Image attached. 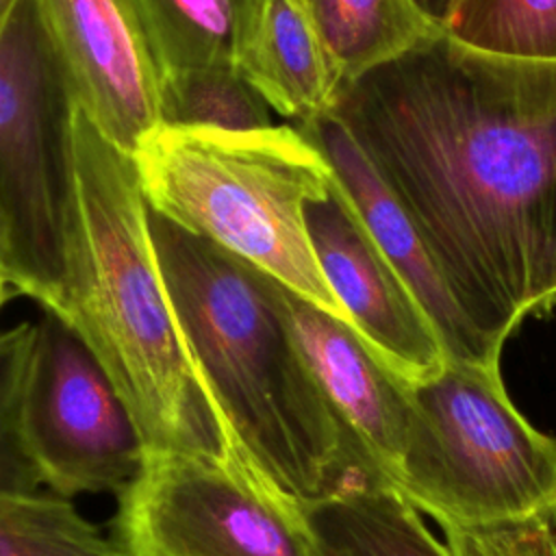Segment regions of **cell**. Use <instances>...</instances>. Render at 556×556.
Segmentation results:
<instances>
[{
	"label": "cell",
	"instance_id": "cell-16",
	"mask_svg": "<svg viewBox=\"0 0 556 556\" xmlns=\"http://www.w3.org/2000/svg\"><path fill=\"white\" fill-rule=\"evenodd\" d=\"M300 4L319 30L343 85L441 30L415 0H300Z\"/></svg>",
	"mask_w": 556,
	"mask_h": 556
},
{
	"label": "cell",
	"instance_id": "cell-2",
	"mask_svg": "<svg viewBox=\"0 0 556 556\" xmlns=\"http://www.w3.org/2000/svg\"><path fill=\"white\" fill-rule=\"evenodd\" d=\"M189 358L258 471L300 504L367 489L276 298V280L148 208Z\"/></svg>",
	"mask_w": 556,
	"mask_h": 556
},
{
	"label": "cell",
	"instance_id": "cell-5",
	"mask_svg": "<svg viewBox=\"0 0 556 556\" xmlns=\"http://www.w3.org/2000/svg\"><path fill=\"white\" fill-rule=\"evenodd\" d=\"M393 489L443 528H491L556 504V437L513 404L500 367L445 361L408 382Z\"/></svg>",
	"mask_w": 556,
	"mask_h": 556
},
{
	"label": "cell",
	"instance_id": "cell-15",
	"mask_svg": "<svg viewBox=\"0 0 556 556\" xmlns=\"http://www.w3.org/2000/svg\"><path fill=\"white\" fill-rule=\"evenodd\" d=\"M324 556H454L393 486L304 506Z\"/></svg>",
	"mask_w": 556,
	"mask_h": 556
},
{
	"label": "cell",
	"instance_id": "cell-8",
	"mask_svg": "<svg viewBox=\"0 0 556 556\" xmlns=\"http://www.w3.org/2000/svg\"><path fill=\"white\" fill-rule=\"evenodd\" d=\"M20 426L43 486L67 500L119 495L146 460L113 382L78 334L48 311L35 321Z\"/></svg>",
	"mask_w": 556,
	"mask_h": 556
},
{
	"label": "cell",
	"instance_id": "cell-3",
	"mask_svg": "<svg viewBox=\"0 0 556 556\" xmlns=\"http://www.w3.org/2000/svg\"><path fill=\"white\" fill-rule=\"evenodd\" d=\"M83 267L63 319L124 400L148 454H224L237 439L185 348L132 156L74 111Z\"/></svg>",
	"mask_w": 556,
	"mask_h": 556
},
{
	"label": "cell",
	"instance_id": "cell-10",
	"mask_svg": "<svg viewBox=\"0 0 556 556\" xmlns=\"http://www.w3.org/2000/svg\"><path fill=\"white\" fill-rule=\"evenodd\" d=\"M276 298L365 486H393L410 380L397 374L348 319L278 280Z\"/></svg>",
	"mask_w": 556,
	"mask_h": 556
},
{
	"label": "cell",
	"instance_id": "cell-20",
	"mask_svg": "<svg viewBox=\"0 0 556 556\" xmlns=\"http://www.w3.org/2000/svg\"><path fill=\"white\" fill-rule=\"evenodd\" d=\"M454 556H556V504L545 513L491 528H443Z\"/></svg>",
	"mask_w": 556,
	"mask_h": 556
},
{
	"label": "cell",
	"instance_id": "cell-7",
	"mask_svg": "<svg viewBox=\"0 0 556 556\" xmlns=\"http://www.w3.org/2000/svg\"><path fill=\"white\" fill-rule=\"evenodd\" d=\"M115 534L130 556H324L304 504L237 439L224 454H148L117 495Z\"/></svg>",
	"mask_w": 556,
	"mask_h": 556
},
{
	"label": "cell",
	"instance_id": "cell-12",
	"mask_svg": "<svg viewBox=\"0 0 556 556\" xmlns=\"http://www.w3.org/2000/svg\"><path fill=\"white\" fill-rule=\"evenodd\" d=\"M295 128L321 152L337 187L417 298L445 358L500 367L502 356H495L467 321L417 226L341 119L328 113Z\"/></svg>",
	"mask_w": 556,
	"mask_h": 556
},
{
	"label": "cell",
	"instance_id": "cell-1",
	"mask_svg": "<svg viewBox=\"0 0 556 556\" xmlns=\"http://www.w3.org/2000/svg\"><path fill=\"white\" fill-rule=\"evenodd\" d=\"M332 115L502 356L523 317L556 304V63L473 52L437 30L345 83Z\"/></svg>",
	"mask_w": 556,
	"mask_h": 556
},
{
	"label": "cell",
	"instance_id": "cell-18",
	"mask_svg": "<svg viewBox=\"0 0 556 556\" xmlns=\"http://www.w3.org/2000/svg\"><path fill=\"white\" fill-rule=\"evenodd\" d=\"M441 30L473 52L556 63V0H450Z\"/></svg>",
	"mask_w": 556,
	"mask_h": 556
},
{
	"label": "cell",
	"instance_id": "cell-9",
	"mask_svg": "<svg viewBox=\"0 0 556 556\" xmlns=\"http://www.w3.org/2000/svg\"><path fill=\"white\" fill-rule=\"evenodd\" d=\"M76 109L132 156L161 126V61L139 0H35Z\"/></svg>",
	"mask_w": 556,
	"mask_h": 556
},
{
	"label": "cell",
	"instance_id": "cell-23",
	"mask_svg": "<svg viewBox=\"0 0 556 556\" xmlns=\"http://www.w3.org/2000/svg\"><path fill=\"white\" fill-rule=\"evenodd\" d=\"M24 0H0V26L9 20V15L17 9V4H22Z\"/></svg>",
	"mask_w": 556,
	"mask_h": 556
},
{
	"label": "cell",
	"instance_id": "cell-21",
	"mask_svg": "<svg viewBox=\"0 0 556 556\" xmlns=\"http://www.w3.org/2000/svg\"><path fill=\"white\" fill-rule=\"evenodd\" d=\"M415 4L419 7V11L437 26L441 28L443 20H445V13H447V7H450V0H415Z\"/></svg>",
	"mask_w": 556,
	"mask_h": 556
},
{
	"label": "cell",
	"instance_id": "cell-17",
	"mask_svg": "<svg viewBox=\"0 0 556 556\" xmlns=\"http://www.w3.org/2000/svg\"><path fill=\"white\" fill-rule=\"evenodd\" d=\"M161 126L254 130L271 124V109L235 63L163 70Z\"/></svg>",
	"mask_w": 556,
	"mask_h": 556
},
{
	"label": "cell",
	"instance_id": "cell-13",
	"mask_svg": "<svg viewBox=\"0 0 556 556\" xmlns=\"http://www.w3.org/2000/svg\"><path fill=\"white\" fill-rule=\"evenodd\" d=\"M33 343L35 321L0 330V556H130L43 486L20 426Z\"/></svg>",
	"mask_w": 556,
	"mask_h": 556
},
{
	"label": "cell",
	"instance_id": "cell-4",
	"mask_svg": "<svg viewBox=\"0 0 556 556\" xmlns=\"http://www.w3.org/2000/svg\"><path fill=\"white\" fill-rule=\"evenodd\" d=\"M150 211L345 319L317 265L306 206L332 172L293 126H159L132 154Z\"/></svg>",
	"mask_w": 556,
	"mask_h": 556
},
{
	"label": "cell",
	"instance_id": "cell-19",
	"mask_svg": "<svg viewBox=\"0 0 556 556\" xmlns=\"http://www.w3.org/2000/svg\"><path fill=\"white\" fill-rule=\"evenodd\" d=\"M161 70L235 63L250 0H139Z\"/></svg>",
	"mask_w": 556,
	"mask_h": 556
},
{
	"label": "cell",
	"instance_id": "cell-22",
	"mask_svg": "<svg viewBox=\"0 0 556 556\" xmlns=\"http://www.w3.org/2000/svg\"><path fill=\"white\" fill-rule=\"evenodd\" d=\"M4 263H7V222H4V215L0 208V271L2 274H4Z\"/></svg>",
	"mask_w": 556,
	"mask_h": 556
},
{
	"label": "cell",
	"instance_id": "cell-24",
	"mask_svg": "<svg viewBox=\"0 0 556 556\" xmlns=\"http://www.w3.org/2000/svg\"><path fill=\"white\" fill-rule=\"evenodd\" d=\"M11 295H13V289H11L9 280H7V276L0 271V311H2L4 302H7Z\"/></svg>",
	"mask_w": 556,
	"mask_h": 556
},
{
	"label": "cell",
	"instance_id": "cell-14",
	"mask_svg": "<svg viewBox=\"0 0 556 556\" xmlns=\"http://www.w3.org/2000/svg\"><path fill=\"white\" fill-rule=\"evenodd\" d=\"M235 67L293 126L332 113L341 74L300 0H250Z\"/></svg>",
	"mask_w": 556,
	"mask_h": 556
},
{
	"label": "cell",
	"instance_id": "cell-11",
	"mask_svg": "<svg viewBox=\"0 0 556 556\" xmlns=\"http://www.w3.org/2000/svg\"><path fill=\"white\" fill-rule=\"evenodd\" d=\"M306 226L324 280L358 334L406 380L437 374L447 358L430 319L334 178L306 206Z\"/></svg>",
	"mask_w": 556,
	"mask_h": 556
},
{
	"label": "cell",
	"instance_id": "cell-6",
	"mask_svg": "<svg viewBox=\"0 0 556 556\" xmlns=\"http://www.w3.org/2000/svg\"><path fill=\"white\" fill-rule=\"evenodd\" d=\"M74 98L35 0L0 26V208L7 280L61 317L83 267Z\"/></svg>",
	"mask_w": 556,
	"mask_h": 556
}]
</instances>
